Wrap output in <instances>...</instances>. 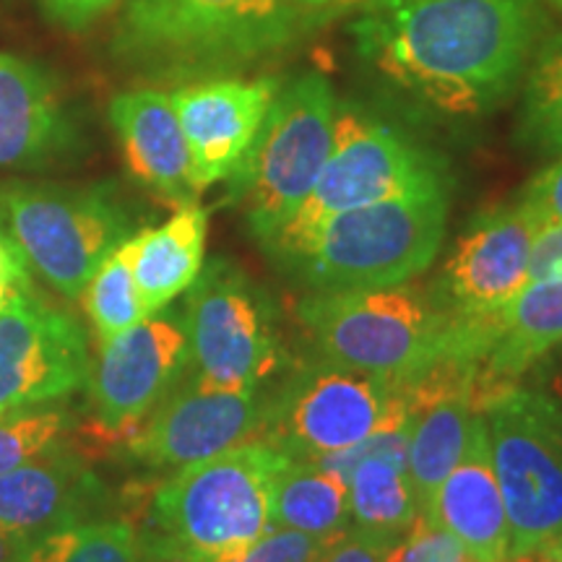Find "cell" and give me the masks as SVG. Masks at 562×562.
<instances>
[{"label":"cell","instance_id":"cell-1","mask_svg":"<svg viewBox=\"0 0 562 562\" xmlns=\"http://www.w3.org/2000/svg\"><path fill=\"white\" fill-rule=\"evenodd\" d=\"M539 0H368L357 45L383 76L451 115H480L524 76Z\"/></svg>","mask_w":562,"mask_h":562},{"label":"cell","instance_id":"cell-2","mask_svg":"<svg viewBox=\"0 0 562 562\" xmlns=\"http://www.w3.org/2000/svg\"><path fill=\"white\" fill-rule=\"evenodd\" d=\"M286 456L263 440L178 469L138 531L144 562H243L271 529V490Z\"/></svg>","mask_w":562,"mask_h":562},{"label":"cell","instance_id":"cell-3","mask_svg":"<svg viewBox=\"0 0 562 562\" xmlns=\"http://www.w3.org/2000/svg\"><path fill=\"white\" fill-rule=\"evenodd\" d=\"M446 186L349 209L318 224L311 235L273 248L313 292L375 290L404 284L438 256L446 232Z\"/></svg>","mask_w":562,"mask_h":562},{"label":"cell","instance_id":"cell-4","mask_svg":"<svg viewBox=\"0 0 562 562\" xmlns=\"http://www.w3.org/2000/svg\"><path fill=\"white\" fill-rule=\"evenodd\" d=\"M326 362L404 385L442 360L451 315L419 284L313 292L297 307Z\"/></svg>","mask_w":562,"mask_h":562},{"label":"cell","instance_id":"cell-5","mask_svg":"<svg viewBox=\"0 0 562 562\" xmlns=\"http://www.w3.org/2000/svg\"><path fill=\"white\" fill-rule=\"evenodd\" d=\"M297 19L281 0H125L115 53L161 70L211 68L281 45Z\"/></svg>","mask_w":562,"mask_h":562},{"label":"cell","instance_id":"cell-6","mask_svg":"<svg viewBox=\"0 0 562 562\" xmlns=\"http://www.w3.org/2000/svg\"><path fill=\"white\" fill-rule=\"evenodd\" d=\"M0 232L30 271L79 300L100 263L131 237V220L108 186H0Z\"/></svg>","mask_w":562,"mask_h":562},{"label":"cell","instance_id":"cell-7","mask_svg":"<svg viewBox=\"0 0 562 562\" xmlns=\"http://www.w3.org/2000/svg\"><path fill=\"white\" fill-rule=\"evenodd\" d=\"M336 100L321 74H305L271 102L256 144L232 175V195L263 245L311 195L334 138Z\"/></svg>","mask_w":562,"mask_h":562},{"label":"cell","instance_id":"cell-8","mask_svg":"<svg viewBox=\"0 0 562 562\" xmlns=\"http://www.w3.org/2000/svg\"><path fill=\"white\" fill-rule=\"evenodd\" d=\"M186 372L211 389L256 391L286 364L277 313L240 266L214 258L188 286Z\"/></svg>","mask_w":562,"mask_h":562},{"label":"cell","instance_id":"cell-9","mask_svg":"<svg viewBox=\"0 0 562 562\" xmlns=\"http://www.w3.org/2000/svg\"><path fill=\"white\" fill-rule=\"evenodd\" d=\"M482 417L508 516V558L539 552L562 533V404L516 385Z\"/></svg>","mask_w":562,"mask_h":562},{"label":"cell","instance_id":"cell-10","mask_svg":"<svg viewBox=\"0 0 562 562\" xmlns=\"http://www.w3.org/2000/svg\"><path fill=\"white\" fill-rule=\"evenodd\" d=\"M404 425L409 406L402 385L323 362L300 370L269 398L261 440L292 461H321Z\"/></svg>","mask_w":562,"mask_h":562},{"label":"cell","instance_id":"cell-11","mask_svg":"<svg viewBox=\"0 0 562 562\" xmlns=\"http://www.w3.org/2000/svg\"><path fill=\"white\" fill-rule=\"evenodd\" d=\"M440 167L402 133L370 115L336 104L334 138L311 195L292 220L266 243V250L290 245L341 211L370 206L422 188L440 186Z\"/></svg>","mask_w":562,"mask_h":562},{"label":"cell","instance_id":"cell-12","mask_svg":"<svg viewBox=\"0 0 562 562\" xmlns=\"http://www.w3.org/2000/svg\"><path fill=\"white\" fill-rule=\"evenodd\" d=\"M562 347V281H526L505 305L490 313L451 315L442 360L472 375L476 412L516 389L533 364Z\"/></svg>","mask_w":562,"mask_h":562},{"label":"cell","instance_id":"cell-13","mask_svg":"<svg viewBox=\"0 0 562 562\" xmlns=\"http://www.w3.org/2000/svg\"><path fill=\"white\" fill-rule=\"evenodd\" d=\"M81 323L40 297L34 284L0 305V414L37 409L89 383Z\"/></svg>","mask_w":562,"mask_h":562},{"label":"cell","instance_id":"cell-14","mask_svg":"<svg viewBox=\"0 0 562 562\" xmlns=\"http://www.w3.org/2000/svg\"><path fill=\"white\" fill-rule=\"evenodd\" d=\"M269 398L261 389H211L182 370L149 417L125 440L131 456L154 469H182L243 442L261 440Z\"/></svg>","mask_w":562,"mask_h":562},{"label":"cell","instance_id":"cell-15","mask_svg":"<svg viewBox=\"0 0 562 562\" xmlns=\"http://www.w3.org/2000/svg\"><path fill=\"white\" fill-rule=\"evenodd\" d=\"M188 362V341L175 315L140 321L108 344L91 364L89 393L100 440H128L154 406L178 383Z\"/></svg>","mask_w":562,"mask_h":562},{"label":"cell","instance_id":"cell-16","mask_svg":"<svg viewBox=\"0 0 562 562\" xmlns=\"http://www.w3.org/2000/svg\"><path fill=\"white\" fill-rule=\"evenodd\" d=\"M279 89L277 79H216L172 91L201 193L240 170Z\"/></svg>","mask_w":562,"mask_h":562},{"label":"cell","instance_id":"cell-17","mask_svg":"<svg viewBox=\"0 0 562 562\" xmlns=\"http://www.w3.org/2000/svg\"><path fill=\"white\" fill-rule=\"evenodd\" d=\"M537 232L518 203L476 216L442 266L432 297L453 318L505 305L529 281L526 271Z\"/></svg>","mask_w":562,"mask_h":562},{"label":"cell","instance_id":"cell-18","mask_svg":"<svg viewBox=\"0 0 562 562\" xmlns=\"http://www.w3.org/2000/svg\"><path fill=\"white\" fill-rule=\"evenodd\" d=\"M102 503V482L63 442L0 474V526L32 544L53 531L91 521Z\"/></svg>","mask_w":562,"mask_h":562},{"label":"cell","instance_id":"cell-19","mask_svg":"<svg viewBox=\"0 0 562 562\" xmlns=\"http://www.w3.org/2000/svg\"><path fill=\"white\" fill-rule=\"evenodd\" d=\"M110 123L121 140L125 167L146 191L175 211L199 203L191 151L167 91H123L110 104Z\"/></svg>","mask_w":562,"mask_h":562},{"label":"cell","instance_id":"cell-20","mask_svg":"<svg viewBox=\"0 0 562 562\" xmlns=\"http://www.w3.org/2000/svg\"><path fill=\"white\" fill-rule=\"evenodd\" d=\"M422 516L451 533L474 562L508 560V516L492 467L482 412L474 414L459 463L442 480L432 505Z\"/></svg>","mask_w":562,"mask_h":562},{"label":"cell","instance_id":"cell-21","mask_svg":"<svg viewBox=\"0 0 562 562\" xmlns=\"http://www.w3.org/2000/svg\"><path fill=\"white\" fill-rule=\"evenodd\" d=\"M68 144L70 125L47 70L0 53V167H42Z\"/></svg>","mask_w":562,"mask_h":562},{"label":"cell","instance_id":"cell-22","mask_svg":"<svg viewBox=\"0 0 562 562\" xmlns=\"http://www.w3.org/2000/svg\"><path fill=\"white\" fill-rule=\"evenodd\" d=\"M206 229L209 214L193 203L175 211L159 227L140 229L117 248L149 315L170 305L199 279L206 256Z\"/></svg>","mask_w":562,"mask_h":562},{"label":"cell","instance_id":"cell-23","mask_svg":"<svg viewBox=\"0 0 562 562\" xmlns=\"http://www.w3.org/2000/svg\"><path fill=\"white\" fill-rule=\"evenodd\" d=\"M271 529L336 537L349 529L347 480L318 461L281 463L271 490Z\"/></svg>","mask_w":562,"mask_h":562},{"label":"cell","instance_id":"cell-24","mask_svg":"<svg viewBox=\"0 0 562 562\" xmlns=\"http://www.w3.org/2000/svg\"><path fill=\"white\" fill-rule=\"evenodd\" d=\"M347 490L349 526L355 529L402 542L417 521L419 505L402 461L362 459L347 474Z\"/></svg>","mask_w":562,"mask_h":562},{"label":"cell","instance_id":"cell-25","mask_svg":"<svg viewBox=\"0 0 562 562\" xmlns=\"http://www.w3.org/2000/svg\"><path fill=\"white\" fill-rule=\"evenodd\" d=\"M518 133L533 154L562 157V32L550 34L533 55Z\"/></svg>","mask_w":562,"mask_h":562},{"label":"cell","instance_id":"cell-26","mask_svg":"<svg viewBox=\"0 0 562 562\" xmlns=\"http://www.w3.org/2000/svg\"><path fill=\"white\" fill-rule=\"evenodd\" d=\"M81 300L100 344L117 339L133 326H138L140 321L149 318V311L140 300L138 286L121 250H112L104 258L94 277L89 279L87 290L81 292Z\"/></svg>","mask_w":562,"mask_h":562},{"label":"cell","instance_id":"cell-27","mask_svg":"<svg viewBox=\"0 0 562 562\" xmlns=\"http://www.w3.org/2000/svg\"><path fill=\"white\" fill-rule=\"evenodd\" d=\"M30 562H140L138 531L128 521H87L32 544Z\"/></svg>","mask_w":562,"mask_h":562},{"label":"cell","instance_id":"cell-28","mask_svg":"<svg viewBox=\"0 0 562 562\" xmlns=\"http://www.w3.org/2000/svg\"><path fill=\"white\" fill-rule=\"evenodd\" d=\"M68 425L66 412L42 409V406L0 414V474L11 472L19 463L60 442Z\"/></svg>","mask_w":562,"mask_h":562},{"label":"cell","instance_id":"cell-29","mask_svg":"<svg viewBox=\"0 0 562 562\" xmlns=\"http://www.w3.org/2000/svg\"><path fill=\"white\" fill-rule=\"evenodd\" d=\"M389 562H472L463 547L448 531L417 516L404 539L393 547Z\"/></svg>","mask_w":562,"mask_h":562},{"label":"cell","instance_id":"cell-30","mask_svg":"<svg viewBox=\"0 0 562 562\" xmlns=\"http://www.w3.org/2000/svg\"><path fill=\"white\" fill-rule=\"evenodd\" d=\"M331 539L290 529H269L250 547L243 562H315Z\"/></svg>","mask_w":562,"mask_h":562},{"label":"cell","instance_id":"cell-31","mask_svg":"<svg viewBox=\"0 0 562 562\" xmlns=\"http://www.w3.org/2000/svg\"><path fill=\"white\" fill-rule=\"evenodd\" d=\"M518 206L539 229L562 222V157L526 186Z\"/></svg>","mask_w":562,"mask_h":562},{"label":"cell","instance_id":"cell-32","mask_svg":"<svg viewBox=\"0 0 562 562\" xmlns=\"http://www.w3.org/2000/svg\"><path fill=\"white\" fill-rule=\"evenodd\" d=\"M398 542L372 537L368 531L349 526L339 537H334L315 562H389L393 547Z\"/></svg>","mask_w":562,"mask_h":562},{"label":"cell","instance_id":"cell-33","mask_svg":"<svg viewBox=\"0 0 562 562\" xmlns=\"http://www.w3.org/2000/svg\"><path fill=\"white\" fill-rule=\"evenodd\" d=\"M526 277L529 281H562V222L537 232Z\"/></svg>","mask_w":562,"mask_h":562},{"label":"cell","instance_id":"cell-34","mask_svg":"<svg viewBox=\"0 0 562 562\" xmlns=\"http://www.w3.org/2000/svg\"><path fill=\"white\" fill-rule=\"evenodd\" d=\"M117 0H40V9L47 19L63 30L81 32L108 13Z\"/></svg>","mask_w":562,"mask_h":562},{"label":"cell","instance_id":"cell-35","mask_svg":"<svg viewBox=\"0 0 562 562\" xmlns=\"http://www.w3.org/2000/svg\"><path fill=\"white\" fill-rule=\"evenodd\" d=\"M30 273V266H26L16 245L0 232V305L11 300L16 292L32 286Z\"/></svg>","mask_w":562,"mask_h":562},{"label":"cell","instance_id":"cell-36","mask_svg":"<svg viewBox=\"0 0 562 562\" xmlns=\"http://www.w3.org/2000/svg\"><path fill=\"white\" fill-rule=\"evenodd\" d=\"M32 542L0 526V562H30Z\"/></svg>","mask_w":562,"mask_h":562},{"label":"cell","instance_id":"cell-37","mask_svg":"<svg viewBox=\"0 0 562 562\" xmlns=\"http://www.w3.org/2000/svg\"><path fill=\"white\" fill-rule=\"evenodd\" d=\"M505 562H558V560H554L547 550H539V552L521 554V558H508Z\"/></svg>","mask_w":562,"mask_h":562},{"label":"cell","instance_id":"cell-38","mask_svg":"<svg viewBox=\"0 0 562 562\" xmlns=\"http://www.w3.org/2000/svg\"><path fill=\"white\" fill-rule=\"evenodd\" d=\"M542 550H547V552H550V554H552V558H554V560H558V562H562V533H558V537H554V539H552V542H550V544H547V547H542Z\"/></svg>","mask_w":562,"mask_h":562},{"label":"cell","instance_id":"cell-39","mask_svg":"<svg viewBox=\"0 0 562 562\" xmlns=\"http://www.w3.org/2000/svg\"><path fill=\"white\" fill-rule=\"evenodd\" d=\"M326 3H339V0H294L297 9H315V5H326Z\"/></svg>","mask_w":562,"mask_h":562},{"label":"cell","instance_id":"cell-40","mask_svg":"<svg viewBox=\"0 0 562 562\" xmlns=\"http://www.w3.org/2000/svg\"><path fill=\"white\" fill-rule=\"evenodd\" d=\"M554 389L562 393V360H560V370H558V378H554Z\"/></svg>","mask_w":562,"mask_h":562},{"label":"cell","instance_id":"cell-41","mask_svg":"<svg viewBox=\"0 0 562 562\" xmlns=\"http://www.w3.org/2000/svg\"><path fill=\"white\" fill-rule=\"evenodd\" d=\"M550 3L554 5V9H558V11L562 13V0H550Z\"/></svg>","mask_w":562,"mask_h":562},{"label":"cell","instance_id":"cell-42","mask_svg":"<svg viewBox=\"0 0 562 562\" xmlns=\"http://www.w3.org/2000/svg\"><path fill=\"white\" fill-rule=\"evenodd\" d=\"M281 3H286V5H292V9H297V5H294V0H281ZM302 11V9H300Z\"/></svg>","mask_w":562,"mask_h":562},{"label":"cell","instance_id":"cell-43","mask_svg":"<svg viewBox=\"0 0 562 562\" xmlns=\"http://www.w3.org/2000/svg\"><path fill=\"white\" fill-rule=\"evenodd\" d=\"M472 562H474V560H472Z\"/></svg>","mask_w":562,"mask_h":562}]
</instances>
